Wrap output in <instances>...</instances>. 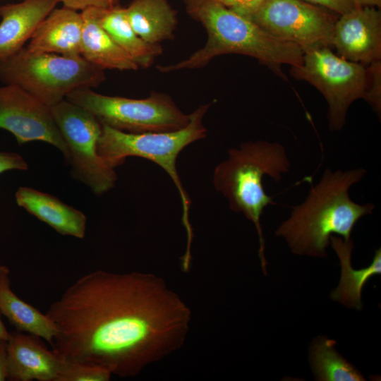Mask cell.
I'll use <instances>...</instances> for the list:
<instances>
[{
    "label": "cell",
    "mask_w": 381,
    "mask_h": 381,
    "mask_svg": "<svg viewBox=\"0 0 381 381\" xmlns=\"http://www.w3.org/2000/svg\"><path fill=\"white\" fill-rule=\"evenodd\" d=\"M1 1H7V0H1ZM18 1H22V0H18Z\"/></svg>",
    "instance_id": "obj_33"
},
{
    "label": "cell",
    "mask_w": 381,
    "mask_h": 381,
    "mask_svg": "<svg viewBox=\"0 0 381 381\" xmlns=\"http://www.w3.org/2000/svg\"><path fill=\"white\" fill-rule=\"evenodd\" d=\"M358 6H373L380 8L381 0H354Z\"/></svg>",
    "instance_id": "obj_30"
},
{
    "label": "cell",
    "mask_w": 381,
    "mask_h": 381,
    "mask_svg": "<svg viewBox=\"0 0 381 381\" xmlns=\"http://www.w3.org/2000/svg\"><path fill=\"white\" fill-rule=\"evenodd\" d=\"M112 374L93 364L62 360L57 381H108Z\"/></svg>",
    "instance_id": "obj_23"
},
{
    "label": "cell",
    "mask_w": 381,
    "mask_h": 381,
    "mask_svg": "<svg viewBox=\"0 0 381 381\" xmlns=\"http://www.w3.org/2000/svg\"><path fill=\"white\" fill-rule=\"evenodd\" d=\"M328 9L337 14L343 15L358 7L354 0H303Z\"/></svg>",
    "instance_id": "obj_27"
},
{
    "label": "cell",
    "mask_w": 381,
    "mask_h": 381,
    "mask_svg": "<svg viewBox=\"0 0 381 381\" xmlns=\"http://www.w3.org/2000/svg\"><path fill=\"white\" fill-rule=\"evenodd\" d=\"M66 99L87 110L100 123L131 133L179 130L186 126L190 118L162 92H152L146 98L132 99L80 88Z\"/></svg>",
    "instance_id": "obj_7"
},
{
    "label": "cell",
    "mask_w": 381,
    "mask_h": 381,
    "mask_svg": "<svg viewBox=\"0 0 381 381\" xmlns=\"http://www.w3.org/2000/svg\"><path fill=\"white\" fill-rule=\"evenodd\" d=\"M188 14L205 28L206 43L183 60L157 66L161 73L202 68L218 56L235 54L255 58L277 76L288 80L282 66L302 64L303 51L299 46L273 37L250 19L214 0L204 1Z\"/></svg>",
    "instance_id": "obj_3"
},
{
    "label": "cell",
    "mask_w": 381,
    "mask_h": 381,
    "mask_svg": "<svg viewBox=\"0 0 381 381\" xmlns=\"http://www.w3.org/2000/svg\"><path fill=\"white\" fill-rule=\"evenodd\" d=\"M50 109L68 150L66 164L71 167V176L96 195L114 188L117 181L114 169L109 167L97 152L100 122L87 110L66 99Z\"/></svg>",
    "instance_id": "obj_9"
},
{
    "label": "cell",
    "mask_w": 381,
    "mask_h": 381,
    "mask_svg": "<svg viewBox=\"0 0 381 381\" xmlns=\"http://www.w3.org/2000/svg\"><path fill=\"white\" fill-rule=\"evenodd\" d=\"M332 48L341 58L368 66L381 61V12L358 6L340 15L334 27Z\"/></svg>",
    "instance_id": "obj_12"
},
{
    "label": "cell",
    "mask_w": 381,
    "mask_h": 381,
    "mask_svg": "<svg viewBox=\"0 0 381 381\" xmlns=\"http://www.w3.org/2000/svg\"><path fill=\"white\" fill-rule=\"evenodd\" d=\"M186 6L188 13L197 8L201 3L205 0H182Z\"/></svg>",
    "instance_id": "obj_31"
},
{
    "label": "cell",
    "mask_w": 381,
    "mask_h": 381,
    "mask_svg": "<svg viewBox=\"0 0 381 381\" xmlns=\"http://www.w3.org/2000/svg\"><path fill=\"white\" fill-rule=\"evenodd\" d=\"M329 241L341 265L340 281L331 293V298L348 308L360 310L363 308L361 294L364 285L373 276L381 273V249L375 250L369 266L355 270L351 265L352 239L344 240L341 236L332 235Z\"/></svg>",
    "instance_id": "obj_18"
},
{
    "label": "cell",
    "mask_w": 381,
    "mask_h": 381,
    "mask_svg": "<svg viewBox=\"0 0 381 381\" xmlns=\"http://www.w3.org/2000/svg\"><path fill=\"white\" fill-rule=\"evenodd\" d=\"M59 0H22L0 6V60L25 47Z\"/></svg>",
    "instance_id": "obj_14"
},
{
    "label": "cell",
    "mask_w": 381,
    "mask_h": 381,
    "mask_svg": "<svg viewBox=\"0 0 381 381\" xmlns=\"http://www.w3.org/2000/svg\"><path fill=\"white\" fill-rule=\"evenodd\" d=\"M234 13L250 18L265 0H214Z\"/></svg>",
    "instance_id": "obj_25"
},
{
    "label": "cell",
    "mask_w": 381,
    "mask_h": 381,
    "mask_svg": "<svg viewBox=\"0 0 381 381\" xmlns=\"http://www.w3.org/2000/svg\"><path fill=\"white\" fill-rule=\"evenodd\" d=\"M366 66L341 58L329 47H320L304 50L302 64L291 66L290 73L311 84L324 96L329 128L336 131L345 125L351 104L364 97Z\"/></svg>",
    "instance_id": "obj_8"
},
{
    "label": "cell",
    "mask_w": 381,
    "mask_h": 381,
    "mask_svg": "<svg viewBox=\"0 0 381 381\" xmlns=\"http://www.w3.org/2000/svg\"><path fill=\"white\" fill-rule=\"evenodd\" d=\"M6 343L8 380L57 381L62 360L42 338L15 330Z\"/></svg>",
    "instance_id": "obj_13"
},
{
    "label": "cell",
    "mask_w": 381,
    "mask_h": 381,
    "mask_svg": "<svg viewBox=\"0 0 381 381\" xmlns=\"http://www.w3.org/2000/svg\"><path fill=\"white\" fill-rule=\"evenodd\" d=\"M6 340L0 339V381L7 380Z\"/></svg>",
    "instance_id": "obj_29"
},
{
    "label": "cell",
    "mask_w": 381,
    "mask_h": 381,
    "mask_svg": "<svg viewBox=\"0 0 381 381\" xmlns=\"http://www.w3.org/2000/svg\"><path fill=\"white\" fill-rule=\"evenodd\" d=\"M0 128L10 132L19 145L43 141L59 149L68 160L66 143L52 116L50 107L13 85L0 87Z\"/></svg>",
    "instance_id": "obj_11"
},
{
    "label": "cell",
    "mask_w": 381,
    "mask_h": 381,
    "mask_svg": "<svg viewBox=\"0 0 381 381\" xmlns=\"http://www.w3.org/2000/svg\"><path fill=\"white\" fill-rule=\"evenodd\" d=\"M339 16L303 0H265L250 20L273 37L303 51L329 47Z\"/></svg>",
    "instance_id": "obj_10"
},
{
    "label": "cell",
    "mask_w": 381,
    "mask_h": 381,
    "mask_svg": "<svg viewBox=\"0 0 381 381\" xmlns=\"http://www.w3.org/2000/svg\"><path fill=\"white\" fill-rule=\"evenodd\" d=\"M8 331L1 320V313L0 311V339L7 340L9 336Z\"/></svg>",
    "instance_id": "obj_32"
},
{
    "label": "cell",
    "mask_w": 381,
    "mask_h": 381,
    "mask_svg": "<svg viewBox=\"0 0 381 381\" xmlns=\"http://www.w3.org/2000/svg\"><path fill=\"white\" fill-rule=\"evenodd\" d=\"M365 174L363 168L335 171L326 169L305 200L294 207L289 217L279 226L276 235L286 241L294 254L325 257L331 236L351 239L357 222L375 209L370 202H355L349 194L350 188Z\"/></svg>",
    "instance_id": "obj_2"
},
{
    "label": "cell",
    "mask_w": 381,
    "mask_h": 381,
    "mask_svg": "<svg viewBox=\"0 0 381 381\" xmlns=\"http://www.w3.org/2000/svg\"><path fill=\"white\" fill-rule=\"evenodd\" d=\"M367 83L363 99L380 118L381 115V61L367 66Z\"/></svg>",
    "instance_id": "obj_24"
},
{
    "label": "cell",
    "mask_w": 381,
    "mask_h": 381,
    "mask_svg": "<svg viewBox=\"0 0 381 381\" xmlns=\"http://www.w3.org/2000/svg\"><path fill=\"white\" fill-rule=\"evenodd\" d=\"M81 11L54 8L38 25L25 47L30 52L81 56Z\"/></svg>",
    "instance_id": "obj_15"
},
{
    "label": "cell",
    "mask_w": 381,
    "mask_h": 381,
    "mask_svg": "<svg viewBox=\"0 0 381 381\" xmlns=\"http://www.w3.org/2000/svg\"><path fill=\"white\" fill-rule=\"evenodd\" d=\"M11 271L0 265V311L16 330L37 336L52 345L56 334L54 322L39 310L18 298L11 290Z\"/></svg>",
    "instance_id": "obj_19"
},
{
    "label": "cell",
    "mask_w": 381,
    "mask_h": 381,
    "mask_svg": "<svg viewBox=\"0 0 381 381\" xmlns=\"http://www.w3.org/2000/svg\"><path fill=\"white\" fill-rule=\"evenodd\" d=\"M18 206L59 234L83 238L87 219L80 211L67 205L49 194L28 187H20L16 193Z\"/></svg>",
    "instance_id": "obj_16"
},
{
    "label": "cell",
    "mask_w": 381,
    "mask_h": 381,
    "mask_svg": "<svg viewBox=\"0 0 381 381\" xmlns=\"http://www.w3.org/2000/svg\"><path fill=\"white\" fill-rule=\"evenodd\" d=\"M289 169L290 162L282 145L257 140L228 150V158L216 167L213 174L214 186L228 200L229 207L242 212L254 224L259 238V258L265 274L267 262L260 218L264 209L274 202L266 194L262 179L268 175L278 182Z\"/></svg>",
    "instance_id": "obj_4"
},
{
    "label": "cell",
    "mask_w": 381,
    "mask_h": 381,
    "mask_svg": "<svg viewBox=\"0 0 381 381\" xmlns=\"http://www.w3.org/2000/svg\"><path fill=\"white\" fill-rule=\"evenodd\" d=\"M126 10L133 29L145 42L160 44L174 37L176 11L167 0H133Z\"/></svg>",
    "instance_id": "obj_20"
},
{
    "label": "cell",
    "mask_w": 381,
    "mask_h": 381,
    "mask_svg": "<svg viewBox=\"0 0 381 381\" xmlns=\"http://www.w3.org/2000/svg\"><path fill=\"white\" fill-rule=\"evenodd\" d=\"M210 104L199 106L190 114V121L183 128L166 132L131 133L102 124L97 143V152L111 168L121 165L128 157L147 159L161 167L170 176L180 195L182 204V222L187 243L181 258L182 269L187 271L191 265L193 229L189 219L190 200L176 170V158L188 145L206 137L207 129L202 120Z\"/></svg>",
    "instance_id": "obj_5"
},
{
    "label": "cell",
    "mask_w": 381,
    "mask_h": 381,
    "mask_svg": "<svg viewBox=\"0 0 381 381\" xmlns=\"http://www.w3.org/2000/svg\"><path fill=\"white\" fill-rule=\"evenodd\" d=\"M0 80L22 88L51 107L75 90L98 87L105 80V73L81 56L32 52L25 46L0 60Z\"/></svg>",
    "instance_id": "obj_6"
},
{
    "label": "cell",
    "mask_w": 381,
    "mask_h": 381,
    "mask_svg": "<svg viewBox=\"0 0 381 381\" xmlns=\"http://www.w3.org/2000/svg\"><path fill=\"white\" fill-rule=\"evenodd\" d=\"M98 19L104 29L139 68L151 66L162 54L161 44L148 43L134 31L126 8L118 5L109 8H98Z\"/></svg>",
    "instance_id": "obj_21"
},
{
    "label": "cell",
    "mask_w": 381,
    "mask_h": 381,
    "mask_svg": "<svg viewBox=\"0 0 381 381\" xmlns=\"http://www.w3.org/2000/svg\"><path fill=\"white\" fill-rule=\"evenodd\" d=\"M336 341L320 337L310 346V364L318 380L361 381V373L346 361L335 349Z\"/></svg>",
    "instance_id": "obj_22"
},
{
    "label": "cell",
    "mask_w": 381,
    "mask_h": 381,
    "mask_svg": "<svg viewBox=\"0 0 381 381\" xmlns=\"http://www.w3.org/2000/svg\"><path fill=\"white\" fill-rule=\"evenodd\" d=\"M81 14L83 21L81 56L103 70L123 71L139 69L134 61L101 25L98 8H88L82 11Z\"/></svg>",
    "instance_id": "obj_17"
},
{
    "label": "cell",
    "mask_w": 381,
    "mask_h": 381,
    "mask_svg": "<svg viewBox=\"0 0 381 381\" xmlns=\"http://www.w3.org/2000/svg\"><path fill=\"white\" fill-rule=\"evenodd\" d=\"M119 1L120 0H59L64 6L78 11L88 8H109L118 6Z\"/></svg>",
    "instance_id": "obj_26"
},
{
    "label": "cell",
    "mask_w": 381,
    "mask_h": 381,
    "mask_svg": "<svg viewBox=\"0 0 381 381\" xmlns=\"http://www.w3.org/2000/svg\"><path fill=\"white\" fill-rule=\"evenodd\" d=\"M63 361L132 377L184 344L191 310L165 281L140 272L98 270L75 281L45 313Z\"/></svg>",
    "instance_id": "obj_1"
},
{
    "label": "cell",
    "mask_w": 381,
    "mask_h": 381,
    "mask_svg": "<svg viewBox=\"0 0 381 381\" xmlns=\"http://www.w3.org/2000/svg\"><path fill=\"white\" fill-rule=\"evenodd\" d=\"M28 164L18 154L0 151V174L10 170H26Z\"/></svg>",
    "instance_id": "obj_28"
}]
</instances>
